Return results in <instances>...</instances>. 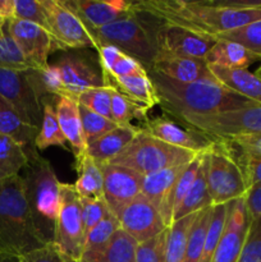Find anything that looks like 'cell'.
Wrapping results in <instances>:
<instances>
[{
	"mask_svg": "<svg viewBox=\"0 0 261 262\" xmlns=\"http://www.w3.org/2000/svg\"><path fill=\"white\" fill-rule=\"evenodd\" d=\"M132 3L135 10L212 37L261 20V7H222L217 0H140Z\"/></svg>",
	"mask_w": 261,
	"mask_h": 262,
	"instance_id": "cell-1",
	"label": "cell"
},
{
	"mask_svg": "<svg viewBox=\"0 0 261 262\" xmlns=\"http://www.w3.org/2000/svg\"><path fill=\"white\" fill-rule=\"evenodd\" d=\"M158 105L177 119L187 115H211L255 106L256 102L227 89L217 81L182 83L148 71Z\"/></svg>",
	"mask_w": 261,
	"mask_h": 262,
	"instance_id": "cell-2",
	"label": "cell"
},
{
	"mask_svg": "<svg viewBox=\"0 0 261 262\" xmlns=\"http://www.w3.org/2000/svg\"><path fill=\"white\" fill-rule=\"evenodd\" d=\"M46 243L38 235L26 200L20 174L0 182V252L22 257L42 248Z\"/></svg>",
	"mask_w": 261,
	"mask_h": 262,
	"instance_id": "cell-3",
	"label": "cell"
},
{
	"mask_svg": "<svg viewBox=\"0 0 261 262\" xmlns=\"http://www.w3.org/2000/svg\"><path fill=\"white\" fill-rule=\"evenodd\" d=\"M28 163L23 169L26 200L30 207L33 224L41 239L49 245L54 243L56 217L60 205V182L50 161L38 154H28Z\"/></svg>",
	"mask_w": 261,
	"mask_h": 262,
	"instance_id": "cell-4",
	"label": "cell"
},
{
	"mask_svg": "<svg viewBox=\"0 0 261 262\" xmlns=\"http://www.w3.org/2000/svg\"><path fill=\"white\" fill-rule=\"evenodd\" d=\"M200 154L174 147L142 129L107 164L125 166L136 173L147 177L156 171L188 164Z\"/></svg>",
	"mask_w": 261,
	"mask_h": 262,
	"instance_id": "cell-5",
	"label": "cell"
},
{
	"mask_svg": "<svg viewBox=\"0 0 261 262\" xmlns=\"http://www.w3.org/2000/svg\"><path fill=\"white\" fill-rule=\"evenodd\" d=\"M206 163L211 206L227 205L246 196L248 186L245 174L227 141L217 140L214 147L206 152Z\"/></svg>",
	"mask_w": 261,
	"mask_h": 262,
	"instance_id": "cell-6",
	"label": "cell"
},
{
	"mask_svg": "<svg viewBox=\"0 0 261 262\" xmlns=\"http://www.w3.org/2000/svg\"><path fill=\"white\" fill-rule=\"evenodd\" d=\"M89 32L94 37L97 48L104 45L115 46L130 58L140 61L147 71H150L158 55L147 28L136 12L110 25L89 30Z\"/></svg>",
	"mask_w": 261,
	"mask_h": 262,
	"instance_id": "cell-7",
	"label": "cell"
},
{
	"mask_svg": "<svg viewBox=\"0 0 261 262\" xmlns=\"http://www.w3.org/2000/svg\"><path fill=\"white\" fill-rule=\"evenodd\" d=\"M135 12L147 28L158 54L205 60V56L216 42V38L212 36L194 32L173 23L163 22L147 13L138 10Z\"/></svg>",
	"mask_w": 261,
	"mask_h": 262,
	"instance_id": "cell-8",
	"label": "cell"
},
{
	"mask_svg": "<svg viewBox=\"0 0 261 262\" xmlns=\"http://www.w3.org/2000/svg\"><path fill=\"white\" fill-rule=\"evenodd\" d=\"M184 125L220 140L261 135V105L211 115L179 118Z\"/></svg>",
	"mask_w": 261,
	"mask_h": 262,
	"instance_id": "cell-9",
	"label": "cell"
},
{
	"mask_svg": "<svg viewBox=\"0 0 261 262\" xmlns=\"http://www.w3.org/2000/svg\"><path fill=\"white\" fill-rule=\"evenodd\" d=\"M53 67L60 83V96L72 97L77 101L82 92L105 86L99 58L87 51H64Z\"/></svg>",
	"mask_w": 261,
	"mask_h": 262,
	"instance_id": "cell-10",
	"label": "cell"
},
{
	"mask_svg": "<svg viewBox=\"0 0 261 262\" xmlns=\"http://www.w3.org/2000/svg\"><path fill=\"white\" fill-rule=\"evenodd\" d=\"M60 205L55 224L54 245L74 262H81L84 246L79 196L73 184L60 183Z\"/></svg>",
	"mask_w": 261,
	"mask_h": 262,
	"instance_id": "cell-11",
	"label": "cell"
},
{
	"mask_svg": "<svg viewBox=\"0 0 261 262\" xmlns=\"http://www.w3.org/2000/svg\"><path fill=\"white\" fill-rule=\"evenodd\" d=\"M46 13V31L59 51L96 49V42L82 20L61 0H42Z\"/></svg>",
	"mask_w": 261,
	"mask_h": 262,
	"instance_id": "cell-12",
	"label": "cell"
},
{
	"mask_svg": "<svg viewBox=\"0 0 261 262\" xmlns=\"http://www.w3.org/2000/svg\"><path fill=\"white\" fill-rule=\"evenodd\" d=\"M0 96L14 107L27 124L41 127L42 104L28 79L27 71L0 68Z\"/></svg>",
	"mask_w": 261,
	"mask_h": 262,
	"instance_id": "cell-13",
	"label": "cell"
},
{
	"mask_svg": "<svg viewBox=\"0 0 261 262\" xmlns=\"http://www.w3.org/2000/svg\"><path fill=\"white\" fill-rule=\"evenodd\" d=\"M7 30L30 69L46 68L49 55L59 50L50 33L35 23L13 18L7 20Z\"/></svg>",
	"mask_w": 261,
	"mask_h": 262,
	"instance_id": "cell-14",
	"label": "cell"
},
{
	"mask_svg": "<svg viewBox=\"0 0 261 262\" xmlns=\"http://www.w3.org/2000/svg\"><path fill=\"white\" fill-rule=\"evenodd\" d=\"M100 166L104 177L102 196L110 212L119 217L123 209L141 194L145 177L125 166L114 164H104Z\"/></svg>",
	"mask_w": 261,
	"mask_h": 262,
	"instance_id": "cell-15",
	"label": "cell"
},
{
	"mask_svg": "<svg viewBox=\"0 0 261 262\" xmlns=\"http://www.w3.org/2000/svg\"><path fill=\"white\" fill-rule=\"evenodd\" d=\"M186 127H182L178 123L165 117H158L153 119L147 118L140 128L143 132L158 138L161 142L196 154L207 152L214 147L215 143L219 140V138L204 135L193 128Z\"/></svg>",
	"mask_w": 261,
	"mask_h": 262,
	"instance_id": "cell-16",
	"label": "cell"
},
{
	"mask_svg": "<svg viewBox=\"0 0 261 262\" xmlns=\"http://www.w3.org/2000/svg\"><path fill=\"white\" fill-rule=\"evenodd\" d=\"M251 219L245 197L228 202L225 227L211 262H238Z\"/></svg>",
	"mask_w": 261,
	"mask_h": 262,
	"instance_id": "cell-17",
	"label": "cell"
},
{
	"mask_svg": "<svg viewBox=\"0 0 261 262\" xmlns=\"http://www.w3.org/2000/svg\"><path fill=\"white\" fill-rule=\"evenodd\" d=\"M118 220L120 228L138 243L151 239L166 229L158 210L142 194L132 200L123 209Z\"/></svg>",
	"mask_w": 261,
	"mask_h": 262,
	"instance_id": "cell-18",
	"label": "cell"
},
{
	"mask_svg": "<svg viewBox=\"0 0 261 262\" xmlns=\"http://www.w3.org/2000/svg\"><path fill=\"white\" fill-rule=\"evenodd\" d=\"M82 20L87 30L119 20L132 14L133 3L124 0H61Z\"/></svg>",
	"mask_w": 261,
	"mask_h": 262,
	"instance_id": "cell-19",
	"label": "cell"
},
{
	"mask_svg": "<svg viewBox=\"0 0 261 262\" xmlns=\"http://www.w3.org/2000/svg\"><path fill=\"white\" fill-rule=\"evenodd\" d=\"M188 164L156 171L145 177V181H143L141 194L155 206L166 228L173 224V217L169 212V197L177 181Z\"/></svg>",
	"mask_w": 261,
	"mask_h": 262,
	"instance_id": "cell-20",
	"label": "cell"
},
{
	"mask_svg": "<svg viewBox=\"0 0 261 262\" xmlns=\"http://www.w3.org/2000/svg\"><path fill=\"white\" fill-rule=\"evenodd\" d=\"M150 71L160 73L182 83L200 81H216L204 59L183 58L166 54H158ZM148 72V71H147Z\"/></svg>",
	"mask_w": 261,
	"mask_h": 262,
	"instance_id": "cell-21",
	"label": "cell"
},
{
	"mask_svg": "<svg viewBox=\"0 0 261 262\" xmlns=\"http://www.w3.org/2000/svg\"><path fill=\"white\" fill-rule=\"evenodd\" d=\"M55 113L61 132L71 146L74 158H79L87 151V141L82 128L78 102L68 96L55 97Z\"/></svg>",
	"mask_w": 261,
	"mask_h": 262,
	"instance_id": "cell-22",
	"label": "cell"
},
{
	"mask_svg": "<svg viewBox=\"0 0 261 262\" xmlns=\"http://www.w3.org/2000/svg\"><path fill=\"white\" fill-rule=\"evenodd\" d=\"M40 128L27 124L18 115L14 107L0 96V133L12 138L14 142L25 148L26 154L36 151V137Z\"/></svg>",
	"mask_w": 261,
	"mask_h": 262,
	"instance_id": "cell-23",
	"label": "cell"
},
{
	"mask_svg": "<svg viewBox=\"0 0 261 262\" xmlns=\"http://www.w3.org/2000/svg\"><path fill=\"white\" fill-rule=\"evenodd\" d=\"M212 77L227 89L261 105V78L247 69H225L209 66Z\"/></svg>",
	"mask_w": 261,
	"mask_h": 262,
	"instance_id": "cell-24",
	"label": "cell"
},
{
	"mask_svg": "<svg viewBox=\"0 0 261 262\" xmlns=\"http://www.w3.org/2000/svg\"><path fill=\"white\" fill-rule=\"evenodd\" d=\"M140 130L141 128L135 127V125H127V127L118 125L117 128L100 137L99 140L90 143L87 146L86 152L99 165H104L114 159L138 135Z\"/></svg>",
	"mask_w": 261,
	"mask_h": 262,
	"instance_id": "cell-25",
	"label": "cell"
},
{
	"mask_svg": "<svg viewBox=\"0 0 261 262\" xmlns=\"http://www.w3.org/2000/svg\"><path fill=\"white\" fill-rule=\"evenodd\" d=\"M257 60H261L260 56L251 53L240 43L217 38L205 56L207 66L222 67L225 69H247Z\"/></svg>",
	"mask_w": 261,
	"mask_h": 262,
	"instance_id": "cell-26",
	"label": "cell"
},
{
	"mask_svg": "<svg viewBox=\"0 0 261 262\" xmlns=\"http://www.w3.org/2000/svg\"><path fill=\"white\" fill-rule=\"evenodd\" d=\"M138 242L122 228L99 250L82 256L84 262H136Z\"/></svg>",
	"mask_w": 261,
	"mask_h": 262,
	"instance_id": "cell-27",
	"label": "cell"
},
{
	"mask_svg": "<svg viewBox=\"0 0 261 262\" xmlns=\"http://www.w3.org/2000/svg\"><path fill=\"white\" fill-rule=\"evenodd\" d=\"M105 86H110L133 101L153 109L158 105L155 87L147 74L129 77H104Z\"/></svg>",
	"mask_w": 261,
	"mask_h": 262,
	"instance_id": "cell-28",
	"label": "cell"
},
{
	"mask_svg": "<svg viewBox=\"0 0 261 262\" xmlns=\"http://www.w3.org/2000/svg\"><path fill=\"white\" fill-rule=\"evenodd\" d=\"M100 66L104 77H129L147 74V69L137 61L117 49L115 46L104 45L97 48Z\"/></svg>",
	"mask_w": 261,
	"mask_h": 262,
	"instance_id": "cell-29",
	"label": "cell"
},
{
	"mask_svg": "<svg viewBox=\"0 0 261 262\" xmlns=\"http://www.w3.org/2000/svg\"><path fill=\"white\" fill-rule=\"evenodd\" d=\"M207 163H206V152L204 154L202 158L201 166L199 169L196 179L193 184L189 188L188 193L184 196L182 202L179 204L178 209L176 210L173 216V223L179 219L188 216V215L196 214L201 211L202 209L211 206V200H210L209 189H207Z\"/></svg>",
	"mask_w": 261,
	"mask_h": 262,
	"instance_id": "cell-30",
	"label": "cell"
},
{
	"mask_svg": "<svg viewBox=\"0 0 261 262\" xmlns=\"http://www.w3.org/2000/svg\"><path fill=\"white\" fill-rule=\"evenodd\" d=\"M76 170L78 174L74 189L81 197H104L102 196V177L101 166L89 155L83 154L76 159Z\"/></svg>",
	"mask_w": 261,
	"mask_h": 262,
	"instance_id": "cell-31",
	"label": "cell"
},
{
	"mask_svg": "<svg viewBox=\"0 0 261 262\" xmlns=\"http://www.w3.org/2000/svg\"><path fill=\"white\" fill-rule=\"evenodd\" d=\"M42 123H41L40 130L36 137V150L41 151L51 146H60L67 148V138L61 132V128L59 125L58 118L55 113V97L53 99H46L42 101Z\"/></svg>",
	"mask_w": 261,
	"mask_h": 262,
	"instance_id": "cell-32",
	"label": "cell"
},
{
	"mask_svg": "<svg viewBox=\"0 0 261 262\" xmlns=\"http://www.w3.org/2000/svg\"><path fill=\"white\" fill-rule=\"evenodd\" d=\"M28 163L25 148L0 133V182L18 176Z\"/></svg>",
	"mask_w": 261,
	"mask_h": 262,
	"instance_id": "cell-33",
	"label": "cell"
},
{
	"mask_svg": "<svg viewBox=\"0 0 261 262\" xmlns=\"http://www.w3.org/2000/svg\"><path fill=\"white\" fill-rule=\"evenodd\" d=\"M196 214L174 222L169 228L168 243H166L165 262H184L187 241H188L189 230L196 219Z\"/></svg>",
	"mask_w": 261,
	"mask_h": 262,
	"instance_id": "cell-34",
	"label": "cell"
},
{
	"mask_svg": "<svg viewBox=\"0 0 261 262\" xmlns=\"http://www.w3.org/2000/svg\"><path fill=\"white\" fill-rule=\"evenodd\" d=\"M113 89V87H112ZM150 109L138 102L133 101L129 97L124 96L123 94L118 92L113 89L112 92V117L117 125L120 127H127L132 125L130 122L135 119L145 122L147 119V115Z\"/></svg>",
	"mask_w": 261,
	"mask_h": 262,
	"instance_id": "cell-35",
	"label": "cell"
},
{
	"mask_svg": "<svg viewBox=\"0 0 261 262\" xmlns=\"http://www.w3.org/2000/svg\"><path fill=\"white\" fill-rule=\"evenodd\" d=\"M211 211L212 206H209L197 212L196 219H194L191 230H189L184 262H199L201 258L205 238H206L210 219H211Z\"/></svg>",
	"mask_w": 261,
	"mask_h": 262,
	"instance_id": "cell-36",
	"label": "cell"
},
{
	"mask_svg": "<svg viewBox=\"0 0 261 262\" xmlns=\"http://www.w3.org/2000/svg\"><path fill=\"white\" fill-rule=\"evenodd\" d=\"M225 220H227V205L212 206L211 219H210L209 229H207L201 258L199 262H211L223 230H224Z\"/></svg>",
	"mask_w": 261,
	"mask_h": 262,
	"instance_id": "cell-37",
	"label": "cell"
},
{
	"mask_svg": "<svg viewBox=\"0 0 261 262\" xmlns=\"http://www.w3.org/2000/svg\"><path fill=\"white\" fill-rule=\"evenodd\" d=\"M78 112L79 117H81L84 137H86L87 141V146L118 127L113 120L96 114V113H94L89 107L83 106L81 104H78Z\"/></svg>",
	"mask_w": 261,
	"mask_h": 262,
	"instance_id": "cell-38",
	"label": "cell"
},
{
	"mask_svg": "<svg viewBox=\"0 0 261 262\" xmlns=\"http://www.w3.org/2000/svg\"><path fill=\"white\" fill-rule=\"evenodd\" d=\"M215 38L240 43L243 48H246L251 53L256 54L261 58V20L243 26L238 30L222 33V35L216 36Z\"/></svg>",
	"mask_w": 261,
	"mask_h": 262,
	"instance_id": "cell-39",
	"label": "cell"
},
{
	"mask_svg": "<svg viewBox=\"0 0 261 262\" xmlns=\"http://www.w3.org/2000/svg\"><path fill=\"white\" fill-rule=\"evenodd\" d=\"M204 154L197 155L196 158L184 168L183 173L181 174V177H179L178 181H177L176 186L173 187V191H171L170 197H169V212H170L171 217L174 216V212L178 209L179 204H181L182 200L184 199V196L188 193L189 188H191V186L193 184L197 173H199L200 166H201Z\"/></svg>",
	"mask_w": 261,
	"mask_h": 262,
	"instance_id": "cell-40",
	"label": "cell"
},
{
	"mask_svg": "<svg viewBox=\"0 0 261 262\" xmlns=\"http://www.w3.org/2000/svg\"><path fill=\"white\" fill-rule=\"evenodd\" d=\"M112 92L113 89L110 86L95 87L87 91L82 92L77 97V102L83 106L89 107L96 114L102 115L107 119L113 120L112 117ZM114 122V120H113Z\"/></svg>",
	"mask_w": 261,
	"mask_h": 262,
	"instance_id": "cell-41",
	"label": "cell"
},
{
	"mask_svg": "<svg viewBox=\"0 0 261 262\" xmlns=\"http://www.w3.org/2000/svg\"><path fill=\"white\" fill-rule=\"evenodd\" d=\"M79 205H81L82 223H83L84 238H86V235L110 214V210L104 197L79 196Z\"/></svg>",
	"mask_w": 261,
	"mask_h": 262,
	"instance_id": "cell-42",
	"label": "cell"
},
{
	"mask_svg": "<svg viewBox=\"0 0 261 262\" xmlns=\"http://www.w3.org/2000/svg\"><path fill=\"white\" fill-rule=\"evenodd\" d=\"M119 228V220H118L117 216H114V215L110 212L104 220H101V222H100L99 224L86 235L82 256L101 248Z\"/></svg>",
	"mask_w": 261,
	"mask_h": 262,
	"instance_id": "cell-43",
	"label": "cell"
},
{
	"mask_svg": "<svg viewBox=\"0 0 261 262\" xmlns=\"http://www.w3.org/2000/svg\"><path fill=\"white\" fill-rule=\"evenodd\" d=\"M0 68L27 71L28 66L18 46L8 33L7 25L0 28Z\"/></svg>",
	"mask_w": 261,
	"mask_h": 262,
	"instance_id": "cell-44",
	"label": "cell"
},
{
	"mask_svg": "<svg viewBox=\"0 0 261 262\" xmlns=\"http://www.w3.org/2000/svg\"><path fill=\"white\" fill-rule=\"evenodd\" d=\"M169 228L164 229L151 239L138 243L136 251V262H165Z\"/></svg>",
	"mask_w": 261,
	"mask_h": 262,
	"instance_id": "cell-45",
	"label": "cell"
},
{
	"mask_svg": "<svg viewBox=\"0 0 261 262\" xmlns=\"http://www.w3.org/2000/svg\"><path fill=\"white\" fill-rule=\"evenodd\" d=\"M238 262H261V216L251 219Z\"/></svg>",
	"mask_w": 261,
	"mask_h": 262,
	"instance_id": "cell-46",
	"label": "cell"
},
{
	"mask_svg": "<svg viewBox=\"0 0 261 262\" xmlns=\"http://www.w3.org/2000/svg\"><path fill=\"white\" fill-rule=\"evenodd\" d=\"M13 18L35 23L46 30V13L42 0H15Z\"/></svg>",
	"mask_w": 261,
	"mask_h": 262,
	"instance_id": "cell-47",
	"label": "cell"
},
{
	"mask_svg": "<svg viewBox=\"0 0 261 262\" xmlns=\"http://www.w3.org/2000/svg\"><path fill=\"white\" fill-rule=\"evenodd\" d=\"M19 262H74L67 257L54 243L44 246L42 248L32 251L19 257Z\"/></svg>",
	"mask_w": 261,
	"mask_h": 262,
	"instance_id": "cell-48",
	"label": "cell"
},
{
	"mask_svg": "<svg viewBox=\"0 0 261 262\" xmlns=\"http://www.w3.org/2000/svg\"><path fill=\"white\" fill-rule=\"evenodd\" d=\"M232 146L234 152H240V155L247 156H261V135L246 136V137L225 140Z\"/></svg>",
	"mask_w": 261,
	"mask_h": 262,
	"instance_id": "cell-49",
	"label": "cell"
},
{
	"mask_svg": "<svg viewBox=\"0 0 261 262\" xmlns=\"http://www.w3.org/2000/svg\"><path fill=\"white\" fill-rule=\"evenodd\" d=\"M245 174L247 186L261 183V156L234 155Z\"/></svg>",
	"mask_w": 261,
	"mask_h": 262,
	"instance_id": "cell-50",
	"label": "cell"
},
{
	"mask_svg": "<svg viewBox=\"0 0 261 262\" xmlns=\"http://www.w3.org/2000/svg\"><path fill=\"white\" fill-rule=\"evenodd\" d=\"M245 201L251 217L261 216V183L251 184L248 187Z\"/></svg>",
	"mask_w": 261,
	"mask_h": 262,
	"instance_id": "cell-51",
	"label": "cell"
},
{
	"mask_svg": "<svg viewBox=\"0 0 261 262\" xmlns=\"http://www.w3.org/2000/svg\"><path fill=\"white\" fill-rule=\"evenodd\" d=\"M15 0H0V17L5 20L13 19L14 17Z\"/></svg>",
	"mask_w": 261,
	"mask_h": 262,
	"instance_id": "cell-52",
	"label": "cell"
},
{
	"mask_svg": "<svg viewBox=\"0 0 261 262\" xmlns=\"http://www.w3.org/2000/svg\"><path fill=\"white\" fill-rule=\"evenodd\" d=\"M0 262H19V257H14V256H9L0 252Z\"/></svg>",
	"mask_w": 261,
	"mask_h": 262,
	"instance_id": "cell-53",
	"label": "cell"
},
{
	"mask_svg": "<svg viewBox=\"0 0 261 262\" xmlns=\"http://www.w3.org/2000/svg\"><path fill=\"white\" fill-rule=\"evenodd\" d=\"M5 25H7V20H5L4 18H2V17H0V28H3V27H4Z\"/></svg>",
	"mask_w": 261,
	"mask_h": 262,
	"instance_id": "cell-54",
	"label": "cell"
},
{
	"mask_svg": "<svg viewBox=\"0 0 261 262\" xmlns=\"http://www.w3.org/2000/svg\"><path fill=\"white\" fill-rule=\"evenodd\" d=\"M256 76H258L261 78V67L257 69V71H256Z\"/></svg>",
	"mask_w": 261,
	"mask_h": 262,
	"instance_id": "cell-55",
	"label": "cell"
},
{
	"mask_svg": "<svg viewBox=\"0 0 261 262\" xmlns=\"http://www.w3.org/2000/svg\"><path fill=\"white\" fill-rule=\"evenodd\" d=\"M81 262H84V261H81Z\"/></svg>",
	"mask_w": 261,
	"mask_h": 262,
	"instance_id": "cell-56",
	"label": "cell"
}]
</instances>
